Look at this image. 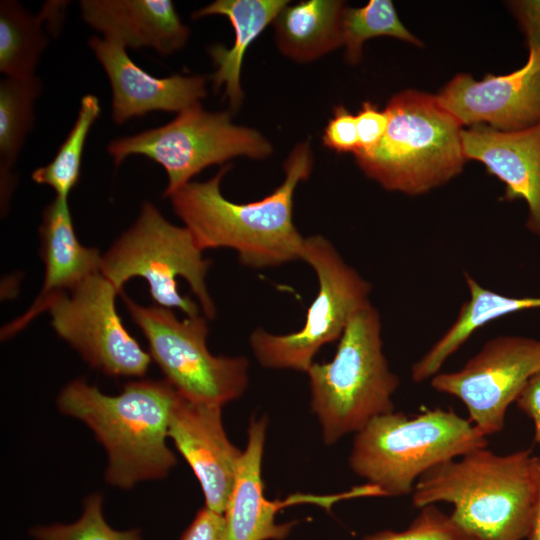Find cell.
<instances>
[{
  "label": "cell",
  "instance_id": "cell-9",
  "mask_svg": "<svg viewBox=\"0 0 540 540\" xmlns=\"http://www.w3.org/2000/svg\"><path fill=\"white\" fill-rule=\"evenodd\" d=\"M303 261L316 274L318 292L301 329L279 335L258 328L250 335L252 352L266 368L306 373L316 353L339 340L353 315L370 302L369 282L343 260L327 238L306 237Z\"/></svg>",
  "mask_w": 540,
  "mask_h": 540
},
{
  "label": "cell",
  "instance_id": "cell-23",
  "mask_svg": "<svg viewBox=\"0 0 540 540\" xmlns=\"http://www.w3.org/2000/svg\"><path fill=\"white\" fill-rule=\"evenodd\" d=\"M43 11L28 12L13 0L0 3V71L8 78L30 79L48 44Z\"/></svg>",
  "mask_w": 540,
  "mask_h": 540
},
{
  "label": "cell",
  "instance_id": "cell-33",
  "mask_svg": "<svg viewBox=\"0 0 540 540\" xmlns=\"http://www.w3.org/2000/svg\"><path fill=\"white\" fill-rule=\"evenodd\" d=\"M515 403L531 419L534 443L540 445V371L528 381Z\"/></svg>",
  "mask_w": 540,
  "mask_h": 540
},
{
  "label": "cell",
  "instance_id": "cell-21",
  "mask_svg": "<svg viewBox=\"0 0 540 540\" xmlns=\"http://www.w3.org/2000/svg\"><path fill=\"white\" fill-rule=\"evenodd\" d=\"M469 299L464 302L457 318L442 336L411 368L415 383L430 380L440 372L444 363L479 328L500 317L526 309L540 308V297H509L484 288L469 273H464Z\"/></svg>",
  "mask_w": 540,
  "mask_h": 540
},
{
  "label": "cell",
  "instance_id": "cell-20",
  "mask_svg": "<svg viewBox=\"0 0 540 540\" xmlns=\"http://www.w3.org/2000/svg\"><path fill=\"white\" fill-rule=\"evenodd\" d=\"M39 233L45 275L42 289L31 307L53 294L70 291L86 278L100 273L102 259L96 248L79 242L66 198L56 196L44 209Z\"/></svg>",
  "mask_w": 540,
  "mask_h": 540
},
{
  "label": "cell",
  "instance_id": "cell-1",
  "mask_svg": "<svg viewBox=\"0 0 540 540\" xmlns=\"http://www.w3.org/2000/svg\"><path fill=\"white\" fill-rule=\"evenodd\" d=\"M230 164L205 182L190 181L169 198L176 215L191 232L197 246L230 248L250 268L275 267L302 260L305 238L293 221L294 193L313 169L308 141L296 144L284 162V180L264 198L235 203L220 190Z\"/></svg>",
  "mask_w": 540,
  "mask_h": 540
},
{
  "label": "cell",
  "instance_id": "cell-15",
  "mask_svg": "<svg viewBox=\"0 0 540 540\" xmlns=\"http://www.w3.org/2000/svg\"><path fill=\"white\" fill-rule=\"evenodd\" d=\"M88 44L109 79L116 124L151 111L179 113L207 96L203 76L175 74L158 78L136 65L119 43L93 36Z\"/></svg>",
  "mask_w": 540,
  "mask_h": 540
},
{
  "label": "cell",
  "instance_id": "cell-8",
  "mask_svg": "<svg viewBox=\"0 0 540 540\" xmlns=\"http://www.w3.org/2000/svg\"><path fill=\"white\" fill-rule=\"evenodd\" d=\"M107 151L115 165L130 155L161 165L168 176L164 197H169L208 166L235 157L265 159L273 147L259 131L233 123L229 112H209L199 103L162 126L111 141Z\"/></svg>",
  "mask_w": 540,
  "mask_h": 540
},
{
  "label": "cell",
  "instance_id": "cell-14",
  "mask_svg": "<svg viewBox=\"0 0 540 540\" xmlns=\"http://www.w3.org/2000/svg\"><path fill=\"white\" fill-rule=\"evenodd\" d=\"M221 409L220 405L193 401L178 392L168 437L197 477L205 506L224 514L242 451L227 438Z\"/></svg>",
  "mask_w": 540,
  "mask_h": 540
},
{
  "label": "cell",
  "instance_id": "cell-18",
  "mask_svg": "<svg viewBox=\"0 0 540 540\" xmlns=\"http://www.w3.org/2000/svg\"><path fill=\"white\" fill-rule=\"evenodd\" d=\"M266 427V417L250 421L247 445L224 512L228 540H282L295 525L277 523L276 514L284 503L269 501L264 494L261 467Z\"/></svg>",
  "mask_w": 540,
  "mask_h": 540
},
{
  "label": "cell",
  "instance_id": "cell-24",
  "mask_svg": "<svg viewBox=\"0 0 540 540\" xmlns=\"http://www.w3.org/2000/svg\"><path fill=\"white\" fill-rule=\"evenodd\" d=\"M42 91L36 76L30 79L5 77L0 83V171L2 199L12 187L10 173L33 126V106Z\"/></svg>",
  "mask_w": 540,
  "mask_h": 540
},
{
  "label": "cell",
  "instance_id": "cell-22",
  "mask_svg": "<svg viewBox=\"0 0 540 540\" xmlns=\"http://www.w3.org/2000/svg\"><path fill=\"white\" fill-rule=\"evenodd\" d=\"M339 0H306L285 6L273 21L276 45L287 58L307 63L342 47Z\"/></svg>",
  "mask_w": 540,
  "mask_h": 540
},
{
  "label": "cell",
  "instance_id": "cell-6",
  "mask_svg": "<svg viewBox=\"0 0 540 540\" xmlns=\"http://www.w3.org/2000/svg\"><path fill=\"white\" fill-rule=\"evenodd\" d=\"M381 329L379 312L368 302L347 324L333 359L314 362L306 372L311 408L327 445L394 411L400 381L384 355Z\"/></svg>",
  "mask_w": 540,
  "mask_h": 540
},
{
  "label": "cell",
  "instance_id": "cell-34",
  "mask_svg": "<svg viewBox=\"0 0 540 540\" xmlns=\"http://www.w3.org/2000/svg\"><path fill=\"white\" fill-rule=\"evenodd\" d=\"M533 464L537 488V497L533 521L527 540H540V454L534 455Z\"/></svg>",
  "mask_w": 540,
  "mask_h": 540
},
{
  "label": "cell",
  "instance_id": "cell-25",
  "mask_svg": "<svg viewBox=\"0 0 540 540\" xmlns=\"http://www.w3.org/2000/svg\"><path fill=\"white\" fill-rule=\"evenodd\" d=\"M342 46L350 64L362 57L364 43L376 37H392L414 46H423L401 22L391 0H370L360 8L345 6L342 19Z\"/></svg>",
  "mask_w": 540,
  "mask_h": 540
},
{
  "label": "cell",
  "instance_id": "cell-29",
  "mask_svg": "<svg viewBox=\"0 0 540 540\" xmlns=\"http://www.w3.org/2000/svg\"><path fill=\"white\" fill-rule=\"evenodd\" d=\"M322 143L338 153L354 154L359 148L356 115L343 105L336 106L324 129Z\"/></svg>",
  "mask_w": 540,
  "mask_h": 540
},
{
  "label": "cell",
  "instance_id": "cell-32",
  "mask_svg": "<svg viewBox=\"0 0 540 540\" xmlns=\"http://www.w3.org/2000/svg\"><path fill=\"white\" fill-rule=\"evenodd\" d=\"M508 5L525 36L528 50L540 53V0H517Z\"/></svg>",
  "mask_w": 540,
  "mask_h": 540
},
{
  "label": "cell",
  "instance_id": "cell-31",
  "mask_svg": "<svg viewBox=\"0 0 540 540\" xmlns=\"http://www.w3.org/2000/svg\"><path fill=\"white\" fill-rule=\"evenodd\" d=\"M180 540H228L224 514L201 508Z\"/></svg>",
  "mask_w": 540,
  "mask_h": 540
},
{
  "label": "cell",
  "instance_id": "cell-16",
  "mask_svg": "<svg viewBox=\"0 0 540 540\" xmlns=\"http://www.w3.org/2000/svg\"><path fill=\"white\" fill-rule=\"evenodd\" d=\"M462 147L466 160L481 162L505 184L503 199L526 202V226L540 237V123L516 131L471 126L462 131Z\"/></svg>",
  "mask_w": 540,
  "mask_h": 540
},
{
  "label": "cell",
  "instance_id": "cell-28",
  "mask_svg": "<svg viewBox=\"0 0 540 540\" xmlns=\"http://www.w3.org/2000/svg\"><path fill=\"white\" fill-rule=\"evenodd\" d=\"M362 540H461L449 516L436 505L420 508V512L403 531L384 530L366 535Z\"/></svg>",
  "mask_w": 540,
  "mask_h": 540
},
{
  "label": "cell",
  "instance_id": "cell-7",
  "mask_svg": "<svg viewBox=\"0 0 540 540\" xmlns=\"http://www.w3.org/2000/svg\"><path fill=\"white\" fill-rule=\"evenodd\" d=\"M210 259L202 256L191 232L170 223L149 201L140 214L102 255L100 273L119 291L129 279L141 277L158 306L178 308L187 317L199 315L198 304L177 289L182 277L197 297L206 319H213L216 307L211 298L206 275Z\"/></svg>",
  "mask_w": 540,
  "mask_h": 540
},
{
  "label": "cell",
  "instance_id": "cell-17",
  "mask_svg": "<svg viewBox=\"0 0 540 540\" xmlns=\"http://www.w3.org/2000/svg\"><path fill=\"white\" fill-rule=\"evenodd\" d=\"M84 21L125 48L149 47L160 55L183 48L189 38L170 0H82Z\"/></svg>",
  "mask_w": 540,
  "mask_h": 540
},
{
  "label": "cell",
  "instance_id": "cell-3",
  "mask_svg": "<svg viewBox=\"0 0 540 540\" xmlns=\"http://www.w3.org/2000/svg\"><path fill=\"white\" fill-rule=\"evenodd\" d=\"M177 393L166 380L148 379L129 382L111 396L76 379L61 390L57 406L84 422L104 446L107 482L128 489L161 479L176 465L166 438Z\"/></svg>",
  "mask_w": 540,
  "mask_h": 540
},
{
  "label": "cell",
  "instance_id": "cell-5",
  "mask_svg": "<svg viewBox=\"0 0 540 540\" xmlns=\"http://www.w3.org/2000/svg\"><path fill=\"white\" fill-rule=\"evenodd\" d=\"M488 445L470 421L435 408L415 417L389 412L355 433L349 466L384 496L411 495L431 468Z\"/></svg>",
  "mask_w": 540,
  "mask_h": 540
},
{
  "label": "cell",
  "instance_id": "cell-2",
  "mask_svg": "<svg viewBox=\"0 0 540 540\" xmlns=\"http://www.w3.org/2000/svg\"><path fill=\"white\" fill-rule=\"evenodd\" d=\"M531 449L497 454L485 448L424 473L411 494L417 508L446 502L461 540L527 539L537 488Z\"/></svg>",
  "mask_w": 540,
  "mask_h": 540
},
{
  "label": "cell",
  "instance_id": "cell-12",
  "mask_svg": "<svg viewBox=\"0 0 540 540\" xmlns=\"http://www.w3.org/2000/svg\"><path fill=\"white\" fill-rule=\"evenodd\" d=\"M540 371V339L502 335L488 340L459 370L430 379L437 392L458 398L486 437L505 425L509 405Z\"/></svg>",
  "mask_w": 540,
  "mask_h": 540
},
{
  "label": "cell",
  "instance_id": "cell-4",
  "mask_svg": "<svg viewBox=\"0 0 540 540\" xmlns=\"http://www.w3.org/2000/svg\"><path fill=\"white\" fill-rule=\"evenodd\" d=\"M385 110L389 123L382 139L372 149L354 154L368 178L385 190L416 196L463 171V127L436 95L404 90L389 99Z\"/></svg>",
  "mask_w": 540,
  "mask_h": 540
},
{
  "label": "cell",
  "instance_id": "cell-10",
  "mask_svg": "<svg viewBox=\"0 0 540 540\" xmlns=\"http://www.w3.org/2000/svg\"><path fill=\"white\" fill-rule=\"evenodd\" d=\"M121 297L149 343L151 358L181 395L223 406L245 392L248 360L212 355L206 343L209 329L205 317L180 320L170 308L140 305L124 292Z\"/></svg>",
  "mask_w": 540,
  "mask_h": 540
},
{
  "label": "cell",
  "instance_id": "cell-30",
  "mask_svg": "<svg viewBox=\"0 0 540 540\" xmlns=\"http://www.w3.org/2000/svg\"><path fill=\"white\" fill-rule=\"evenodd\" d=\"M356 120L359 139L356 152H365L382 139L388 127L389 116L385 109L380 110L374 103L364 101L356 114Z\"/></svg>",
  "mask_w": 540,
  "mask_h": 540
},
{
  "label": "cell",
  "instance_id": "cell-26",
  "mask_svg": "<svg viewBox=\"0 0 540 540\" xmlns=\"http://www.w3.org/2000/svg\"><path fill=\"white\" fill-rule=\"evenodd\" d=\"M100 112L99 99L95 95L87 94L82 97L73 127L52 161L34 170V182L48 185L55 190L56 196L68 199L70 191L79 180L88 133Z\"/></svg>",
  "mask_w": 540,
  "mask_h": 540
},
{
  "label": "cell",
  "instance_id": "cell-13",
  "mask_svg": "<svg viewBox=\"0 0 540 540\" xmlns=\"http://www.w3.org/2000/svg\"><path fill=\"white\" fill-rule=\"evenodd\" d=\"M460 125H486L500 131L522 130L540 123V53L529 50L525 64L505 75H455L436 94Z\"/></svg>",
  "mask_w": 540,
  "mask_h": 540
},
{
  "label": "cell",
  "instance_id": "cell-11",
  "mask_svg": "<svg viewBox=\"0 0 540 540\" xmlns=\"http://www.w3.org/2000/svg\"><path fill=\"white\" fill-rule=\"evenodd\" d=\"M101 273L70 291L51 295L2 330L12 336L40 312L49 311L52 326L93 368L113 377L143 376L151 363L147 353L126 330L115 299L121 293Z\"/></svg>",
  "mask_w": 540,
  "mask_h": 540
},
{
  "label": "cell",
  "instance_id": "cell-19",
  "mask_svg": "<svg viewBox=\"0 0 540 540\" xmlns=\"http://www.w3.org/2000/svg\"><path fill=\"white\" fill-rule=\"evenodd\" d=\"M289 3L288 0H216L193 13L194 19L223 15L233 26L235 40L231 47L215 44L208 49L216 66L211 76L214 88L224 86L231 110H238L243 101L240 78L246 51Z\"/></svg>",
  "mask_w": 540,
  "mask_h": 540
},
{
  "label": "cell",
  "instance_id": "cell-27",
  "mask_svg": "<svg viewBox=\"0 0 540 540\" xmlns=\"http://www.w3.org/2000/svg\"><path fill=\"white\" fill-rule=\"evenodd\" d=\"M30 535L36 540H143L139 529L120 531L106 522L100 494L85 498L82 514L75 522L36 526Z\"/></svg>",
  "mask_w": 540,
  "mask_h": 540
}]
</instances>
